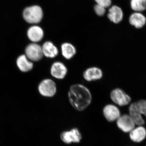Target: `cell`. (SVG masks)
Masks as SVG:
<instances>
[{"label": "cell", "mask_w": 146, "mask_h": 146, "mask_svg": "<svg viewBox=\"0 0 146 146\" xmlns=\"http://www.w3.org/2000/svg\"><path fill=\"white\" fill-rule=\"evenodd\" d=\"M25 54L29 60L33 61H39L44 56L42 47L35 43L30 44L27 47Z\"/></svg>", "instance_id": "obj_5"}, {"label": "cell", "mask_w": 146, "mask_h": 146, "mask_svg": "<svg viewBox=\"0 0 146 146\" xmlns=\"http://www.w3.org/2000/svg\"><path fill=\"white\" fill-rule=\"evenodd\" d=\"M108 16L109 20L114 23H119L123 18L122 10L119 7L113 6L110 9Z\"/></svg>", "instance_id": "obj_17"}, {"label": "cell", "mask_w": 146, "mask_h": 146, "mask_svg": "<svg viewBox=\"0 0 146 146\" xmlns=\"http://www.w3.org/2000/svg\"><path fill=\"white\" fill-rule=\"evenodd\" d=\"M129 115L132 118L136 125H143L145 124V121L143 115L138 110L136 102L131 103L128 108Z\"/></svg>", "instance_id": "obj_11"}, {"label": "cell", "mask_w": 146, "mask_h": 146, "mask_svg": "<svg viewBox=\"0 0 146 146\" xmlns=\"http://www.w3.org/2000/svg\"><path fill=\"white\" fill-rule=\"evenodd\" d=\"M135 102L139 112L146 118V100H140Z\"/></svg>", "instance_id": "obj_20"}, {"label": "cell", "mask_w": 146, "mask_h": 146, "mask_svg": "<svg viewBox=\"0 0 146 146\" xmlns=\"http://www.w3.org/2000/svg\"><path fill=\"white\" fill-rule=\"evenodd\" d=\"M110 98L115 104L120 106H124L130 104L132 99L123 89L115 88L110 92Z\"/></svg>", "instance_id": "obj_3"}, {"label": "cell", "mask_w": 146, "mask_h": 146, "mask_svg": "<svg viewBox=\"0 0 146 146\" xmlns=\"http://www.w3.org/2000/svg\"><path fill=\"white\" fill-rule=\"evenodd\" d=\"M105 8L97 4L94 7V10L97 15L99 16H103L105 13Z\"/></svg>", "instance_id": "obj_21"}, {"label": "cell", "mask_w": 146, "mask_h": 146, "mask_svg": "<svg viewBox=\"0 0 146 146\" xmlns=\"http://www.w3.org/2000/svg\"><path fill=\"white\" fill-rule=\"evenodd\" d=\"M16 63L18 68L23 72H29L33 68V63L30 61L25 55L19 56L17 58Z\"/></svg>", "instance_id": "obj_18"}, {"label": "cell", "mask_w": 146, "mask_h": 146, "mask_svg": "<svg viewBox=\"0 0 146 146\" xmlns=\"http://www.w3.org/2000/svg\"><path fill=\"white\" fill-rule=\"evenodd\" d=\"M38 90L43 96L52 97L56 94L57 87L53 80L50 79H46L39 84Z\"/></svg>", "instance_id": "obj_4"}, {"label": "cell", "mask_w": 146, "mask_h": 146, "mask_svg": "<svg viewBox=\"0 0 146 146\" xmlns=\"http://www.w3.org/2000/svg\"><path fill=\"white\" fill-rule=\"evenodd\" d=\"M60 50L63 57L67 60L72 58L77 52L76 47L70 42L63 43L60 46Z\"/></svg>", "instance_id": "obj_15"}, {"label": "cell", "mask_w": 146, "mask_h": 146, "mask_svg": "<svg viewBox=\"0 0 146 146\" xmlns=\"http://www.w3.org/2000/svg\"><path fill=\"white\" fill-rule=\"evenodd\" d=\"M27 36L31 42L36 43L40 42L44 36V32L42 28L38 26L31 27L27 31Z\"/></svg>", "instance_id": "obj_12"}, {"label": "cell", "mask_w": 146, "mask_h": 146, "mask_svg": "<svg viewBox=\"0 0 146 146\" xmlns=\"http://www.w3.org/2000/svg\"><path fill=\"white\" fill-rule=\"evenodd\" d=\"M129 137L135 143H141L146 138V129L142 125L138 126L129 132Z\"/></svg>", "instance_id": "obj_13"}, {"label": "cell", "mask_w": 146, "mask_h": 146, "mask_svg": "<svg viewBox=\"0 0 146 146\" xmlns=\"http://www.w3.org/2000/svg\"><path fill=\"white\" fill-rule=\"evenodd\" d=\"M68 72V68L66 65L60 61H56L51 67V75L57 79L62 80L65 78Z\"/></svg>", "instance_id": "obj_8"}, {"label": "cell", "mask_w": 146, "mask_h": 146, "mask_svg": "<svg viewBox=\"0 0 146 146\" xmlns=\"http://www.w3.org/2000/svg\"><path fill=\"white\" fill-rule=\"evenodd\" d=\"M131 7L137 12L143 11L146 9V0H131Z\"/></svg>", "instance_id": "obj_19"}, {"label": "cell", "mask_w": 146, "mask_h": 146, "mask_svg": "<svg viewBox=\"0 0 146 146\" xmlns=\"http://www.w3.org/2000/svg\"><path fill=\"white\" fill-rule=\"evenodd\" d=\"M23 16L24 20L28 23L38 24L43 19V10L39 5L30 6L24 9Z\"/></svg>", "instance_id": "obj_2"}, {"label": "cell", "mask_w": 146, "mask_h": 146, "mask_svg": "<svg viewBox=\"0 0 146 146\" xmlns=\"http://www.w3.org/2000/svg\"><path fill=\"white\" fill-rule=\"evenodd\" d=\"M97 4L104 8L108 7L111 5V0H95Z\"/></svg>", "instance_id": "obj_22"}, {"label": "cell", "mask_w": 146, "mask_h": 146, "mask_svg": "<svg viewBox=\"0 0 146 146\" xmlns=\"http://www.w3.org/2000/svg\"><path fill=\"white\" fill-rule=\"evenodd\" d=\"M117 124L119 129L125 133L130 132L135 127L136 124L129 115H121L117 120Z\"/></svg>", "instance_id": "obj_7"}, {"label": "cell", "mask_w": 146, "mask_h": 146, "mask_svg": "<svg viewBox=\"0 0 146 146\" xmlns=\"http://www.w3.org/2000/svg\"><path fill=\"white\" fill-rule=\"evenodd\" d=\"M103 113L108 121L112 122L117 120L121 115L120 110L115 105H106L104 107Z\"/></svg>", "instance_id": "obj_9"}, {"label": "cell", "mask_w": 146, "mask_h": 146, "mask_svg": "<svg viewBox=\"0 0 146 146\" xmlns=\"http://www.w3.org/2000/svg\"><path fill=\"white\" fill-rule=\"evenodd\" d=\"M131 25L137 29H142L146 23V18L142 13L136 12L131 14L129 19Z\"/></svg>", "instance_id": "obj_16"}, {"label": "cell", "mask_w": 146, "mask_h": 146, "mask_svg": "<svg viewBox=\"0 0 146 146\" xmlns=\"http://www.w3.org/2000/svg\"><path fill=\"white\" fill-rule=\"evenodd\" d=\"M43 55L49 58H54L58 54L57 47L50 41L45 42L42 46Z\"/></svg>", "instance_id": "obj_14"}, {"label": "cell", "mask_w": 146, "mask_h": 146, "mask_svg": "<svg viewBox=\"0 0 146 146\" xmlns=\"http://www.w3.org/2000/svg\"><path fill=\"white\" fill-rule=\"evenodd\" d=\"M69 102L76 110L83 111L91 104L92 94L86 86L80 84H73L68 93Z\"/></svg>", "instance_id": "obj_1"}, {"label": "cell", "mask_w": 146, "mask_h": 146, "mask_svg": "<svg viewBox=\"0 0 146 146\" xmlns=\"http://www.w3.org/2000/svg\"><path fill=\"white\" fill-rule=\"evenodd\" d=\"M103 72L101 69L97 67L87 68L84 72L83 78L88 82L96 81L102 78Z\"/></svg>", "instance_id": "obj_10"}, {"label": "cell", "mask_w": 146, "mask_h": 146, "mask_svg": "<svg viewBox=\"0 0 146 146\" xmlns=\"http://www.w3.org/2000/svg\"><path fill=\"white\" fill-rule=\"evenodd\" d=\"M60 138L66 144L79 143L82 139V135L78 129H72L71 130L63 131L61 133Z\"/></svg>", "instance_id": "obj_6"}]
</instances>
